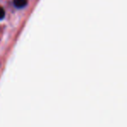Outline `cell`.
Masks as SVG:
<instances>
[{"label": "cell", "mask_w": 127, "mask_h": 127, "mask_svg": "<svg viewBox=\"0 0 127 127\" xmlns=\"http://www.w3.org/2000/svg\"><path fill=\"white\" fill-rule=\"evenodd\" d=\"M13 3L17 8H23L27 4V0H14Z\"/></svg>", "instance_id": "1"}, {"label": "cell", "mask_w": 127, "mask_h": 127, "mask_svg": "<svg viewBox=\"0 0 127 127\" xmlns=\"http://www.w3.org/2000/svg\"><path fill=\"white\" fill-rule=\"evenodd\" d=\"M5 16V12H4V10L2 7H0V20L3 19Z\"/></svg>", "instance_id": "2"}]
</instances>
